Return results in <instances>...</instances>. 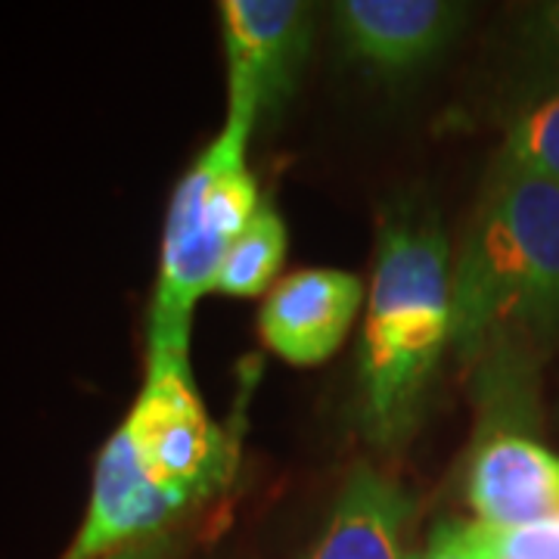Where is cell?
Listing matches in <instances>:
<instances>
[{"mask_svg": "<svg viewBox=\"0 0 559 559\" xmlns=\"http://www.w3.org/2000/svg\"><path fill=\"white\" fill-rule=\"evenodd\" d=\"M469 503L491 528L559 520V457L528 436H491L473 460Z\"/></svg>", "mask_w": 559, "mask_h": 559, "instance_id": "obj_9", "label": "cell"}, {"mask_svg": "<svg viewBox=\"0 0 559 559\" xmlns=\"http://www.w3.org/2000/svg\"><path fill=\"white\" fill-rule=\"evenodd\" d=\"M364 286L345 271H299L277 283L261 305L264 345L296 367H314L336 355L352 320L358 318Z\"/></svg>", "mask_w": 559, "mask_h": 559, "instance_id": "obj_7", "label": "cell"}, {"mask_svg": "<svg viewBox=\"0 0 559 559\" xmlns=\"http://www.w3.org/2000/svg\"><path fill=\"white\" fill-rule=\"evenodd\" d=\"M168 550H171V538L162 535V538L140 540L134 547H124V550H119V554H112V557L106 559H165Z\"/></svg>", "mask_w": 559, "mask_h": 559, "instance_id": "obj_16", "label": "cell"}, {"mask_svg": "<svg viewBox=\"0 0 559 559\" xmlns=\"http://www.w3.org/2000/svg\"><path fill=\"white\" fill-rule=\"evenodd\" d=\"M451 345V261L436 221H385L360 336V423L370 441L407 436Z\"/></svg>", "mask_w": 559, "mask_h": 559, "instance_id": "obj_2", "label": "cell"}, {"mask_svg": "<svg viewBox=\"0 0 559 559\" xmlns=\"http://www.w3.org/2000/svg\"><path fill=\"white\" fill-rule=\"evenodd\" d=\"M463 7L441 0H342L336 28L345 50L367 69L399 79L436 60L451 44Z\"/></svg>", "mask_w": 559, "mask_h": 559, "instance_id": "obj_8", "label": "cell"}, {"mask_svg": "<svg viewBox=\"0 0 559 559\" xmlns=\"http://www.w3.org/2000/svg\"><path fill=\"white\" fill-rule=\"evenodd\" d=\"M500 162L559 180V94L532 106L513 121Z\"/></svg>", "mask_w": 559, "mask_h": 559, "instance_id": "obj_12", "label": "cell"}, {"mask_svg": "<svg viewBox=\"0 0 559 559\" xmlns=\"http://www.w3.org/2000/svg\"><path fill=\"white\" fill-rule=\"evenodd\" d=\"M495 559H559V520L495 528Z\"/></svg>", "mask_w": 559, "mask_h": 559, "instance_id": "obj_14", "label": "cell"}, {"mask_svg": "<svg viewBox=\"0 0 559 559\" xmlns=\"http://www.w3.org/2000/svg\"><path fill=\"white\" fill-rule=\"evenodd\" d=\"M407 516L411 503L399 485L360 466L308 559H404Z\"/></svg>", "mask_w": 559, "mask_h": 559, "instance_id": "obj_10", "label": "cell"}, {"mask_svg": "<svg viewBox=\"0 0 559 559\" xmlns=\"http://www.w3.org/2000/svg\"><path fill=\"white\" fill-rule=\"evenodd\" d=\"M121 429L146 479L183 510L224 479L227 441L197 395L190 352H150L146 382Z\"/></svg>", "mask_w": 559, "mask_h": 559, "instance_id": "obj_4", "label": "cell"}, {"mask_svg": "<svg viewBox=\"0 0 559 559\" xmlns=\"http://www.w3.org/2000/svg\"><path fill=\"white\" fill-rule=\"evenodd\" d=\"M252 131L249 121L227 116L224 131L171 197L150 311V352H190L193 308L215 289L230 246L259 212V187L246 165Z\"/></svg>", "mask_w": 559, "mask_h": 559, "instance_id": "obj_3", "label": "cell"}, {"mask_svg": "<svg viewBox=\"0 0 559 559\" xmlns=\"http://www.w3.org/2000/svg\"><path fill=\"white\" fill-rule=\"evenodd\" d=\"M227 50V116L274 119L296 91L311 44V7L299 0L221 3Z\"/></svg>", "mask_w": 559, "mask_h": 559, "instance_id": "obj_5", "label": "cell"}, {"mask_svg": "<svg viewBox=\"0 0 559 559\" xmlns=\"http://www.w3.org/2000/svg\"><path fill=\"white\" fill-rule=\"evenodd\" d=\"M559 336V180L500 162L451 274L463 360Z\"/></svg>", "mask_w": 559, "mask_h": 559, "instance_id": "obj_1", "label": "cell"}, {"mask_svg": "<svg viewBox=\"0 0 559 559\" xmlns=\"http://www.w3.org/2000/svg\"><path fill=\"white\" fill-rule=\"evenodd\" d=\"M180 513L183 507L178 500L162 495L146 479L131 441L119 426L97 460L91 503L79 535L60 559H106L140 540L162 538Z\"/></svg>", "mask_w": 559, "mask_h": 559, "instance_id": "obj_6", "label": "cell"}, {"mask_svg": "<svg viewBox=\"0 0 559 559\" xmlns=\"http://www.w3.org/2000/svg\"><path fill=\"white\" fill-rule=\"evenodd\" d=\"M417 559H495V528L485 522H441Z\"/></svg>", "mask_w": 559, "mask_h": 559, "instance_id": "obj_13", "label": "cell"}, {"mask_svg": "<svg viewBox=\"0 0 559 559\" xmlns=\"http://www.w3.org/2000/svg\"><path fill=\"white\" fill-rule=\"evenodd\" d=\"M283 259H286V224L271 202L261 200L259 212L242 227V234L227 252L215 293L237 299L261 296L277 277Z\"/></svg>", "mask_w": 559, "mask_h": 559, "instance_id": "obj_11", "label": "cell"}, {"mask_svg": "<svg viewBox=\"0 0 559 559\" xmlns=\"http://www.w3.org/2000/svg\"><path fill=\"white\" fill-rule=\"evenodd\" d=\"M532 47L547 69L559 75V3H547L532 16Z\"/></svg>", "mask_w": 559, "mask_h": 559, "instance_id": "obj_15", "label": "cell"}]
</instances>
